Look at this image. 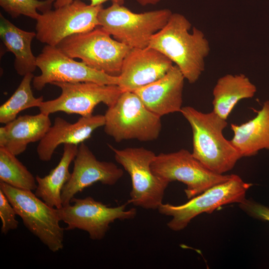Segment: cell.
Masks as SVG:
<instances>
[{"instance_id": "8", "label": "cell", "mask_w": 269, "mask_h": 269, "mask_svg": "<svg viewBox=\"0 0 269 269\" xmlns=\"http://www.w3.org/2000/svg\"><path fill=\"white\" fill-rule=\"evenodd\" d=\"M252 186V184L244 181L239 176L232 174L229 179L213 186L183 204L162 203L157 210L161 215L171 217L167 224L170 230L179 231L202 213H211L227 204L241 203Z\"/></svg>"}, {"instance_id": "24", "label": "cell", "mask_w": 269, "mask_h": 269, "mask_svg": "<svg viewBox=\"0 0 269 269\" xmlns=\"http://www.w3.org/2000/svg\"><path fill=\"white\" fill-rule=\"evenodd\" d=\"M16 156L5 148L0 147V181L17 188L35 190L36 178Z\"/></svg>"}, {"instance_id": "1", "label": "cell", "mask_w": 269, "mask_h": 269, "mask_svg": "<svg viewBox=\"0 0 269 269\" xmlns=\"http://www.w3.org/2000/svg\"><path fill=\"white\" fill-rule=\"evenodd\" d=\"M191 27L184 15L172 12L166 24L153 35L148 46L169 59L185 79L193 84L205 70L210 48L203 32Z\"/></svg>"}, {"instance_id": "5", "label": "cell", "mask_w": 269, "mask_h": 269, "mask_svg": "<svg viewBox=\"0 0 269 269\" xmlns=\"http://www.w3.org/2000/svg\"><path fill=\"white\" fill-rule=\"evenodd\" d=\"M56 46L70 57L80 59L90 67L114 76L120 74L123 60L132 48L100 26L67 37Z\"/></svg>"}, {"instance_id": "16", "label": "cell", "mask_w": 269, "mask_h": 269, "mask_svg": "<svg viewBox=\"0 0 269 269\" xmlns=\"http://www.w3.org/2000/svg\"><path fill=\"white\" fill-rule=\"evenodd\" d=\"M104 115H96L81 117L74 123L62 118L56 117L44 137L39 141L36 152L39 159L48 161L56 148L61 144L78 145L89 138L97 129L103 127Z\"/></svg>"}, {"instance_id": "29", "label": "cell", "mask_w": 269, "mask_h": 269, "mask_svg": "<svg viewBox=\"0 0 269 269\" xmlns=\"http://www.w3.org/2000/svg\"><path fill=\"white\" fill-rule=\"evenodd\" d=\"M140 5L144 6L147 5H154L159 2L161 0H135Z\"/></svg>"}, {"instance_id": "3", "label": "cell", "mask_w": 269, "mask_h": 269, "mask_svg": "<svg viewBox=\"0 0 269 269\" xmlns=\"http://www.w3.org/2000/svg\"><path fill=\"white\" fill-rule=\"evenodd\" d=\"M172 12L163 8L141 13L132 11L124 5L112 3L100 10L98 18L115 39L132 48L148 47L154 34L167 23Z\"/></svg>"}, {"instance_id": "4", "label": "cell", "mask_w": 269, "mask_h": 269, "mask_svg": "<svg viewBox=\"0 0 269 269\" xmlns=\"http://www.w3.org/2000/svg\"><path fill=\"white\" fill-rule=\"evenodd\" d=\"M104 117V132L117 142L130 139L153 141L161 131V117L148 110L134 92H123Z\"/></svg>"}, {"instance_id": "6", "label": "cell", "mask_w": 269, "mask_h": 269, "mask_svg": "<svg viewBox=\"0 0 269 269\" xmlns=\"http://www.w3.org/2000/svg\"><path fill=\"white\" fill-rule=\"evenodd\" d=\"M0 189L13 207L25 227L52 252L64 247V229L57 208L52 207L32 191L14 187L0 181Z\"/></svg>"}, {"instance_id": "28", "label": "cell", "mask_w": 269, "mask_h": 269, "mask_svg": "<svg viewBox=\"0 0 269 269\" xmlns=\"http://www.w3.org/2000/svg\"><path fill=\"white\" fill-rule=\"evenodd\" d=\"M74 0H54L53 6L55 8L62 6L72 2ZM111 0L112 3L124 5L125 0H90L92 5H102L103 3Z\"/></svg>"}, {"instance_id": "14", "label": "cell", "mask_w": 269, "mask_h": 269, "mask_svg": "<svg viewBox=\"0 0 269 269\" xmlns=\"http://www.w3.org/2000/svg\"><path fill=\"white\" fill-rule=\"evenodd\" d=\"M70 177L61 191L62 206L71 203L75 195L95 183L115 185L123 176V170L112 162L100 161L83 142L73 161Z\"/></svg>"}, {"instance_id": "18", "label": "cell", "mask_w": 269, "mask_h": 269, "mask_svg": "<svg viewBox=\"0 0 269 269\" xmlns=\"http://www.w3.org/2000/svg\"><path fill=\"white\" fill-rule=\"evenodd\" d=\"M51 126L49 115L42 113L19 116L0 128V147L18 155L29 143L39 141Z\"/></svg>"}, {"instance_id": "27", "label": "cell", "mask_w": 269, "mask_h": 269, "mask_svg": "<svg viewBox=\"0 0 269 269\" xmlns=\"http://www.w3.org/2000/svg\"><path fill=\"white\" fill-rule=\"evenodd\" d=\"M240 207L249 215L269 222V208L253 200L246 198L239 204Z\"/></svg>"}, {"instance_id": "17", "label": "cell", "mask_w": 269, "mask_h": 269, "mask_svg": "<svg viewBox=\"0 0 269 269\" xmlns=\"http://www.w3.org/2000/svg\"><path fill=\"white\" fill-rule=\"evenodd\" d=\"M185 78L174 65L157 81L134 91L145 107L160 117L181 112Z\"/></svg>"}, {"instance_id": "15", "label": "cell", "mask_w": 269, "mask_h": 269, "mask_svg": "<svg viewBox=\"0 0 269 269\" xmlns=\"http://www.w3.org/2000/svg\"><path fill=\"white\" fill-rule=\"evenodd\" d=\"M173 65L153 48H131L123 60L118 85L123 92H134L162 78Z\"/></svg>"}, {"instance_id": "11", "label": "cell", "mask_w": 269, "mask_h": 269, "mask_svg": "<svg viewBox=\"0 0 269 269\" xmlns=\"http://www.w3.org/2000/svg\"><path fill=\"white\" fill-rule=\"evenodd\" d=\"M128 204L109 207L90 196L74 197L70 204L57 209V212L60 221L67 225L65 230H82L88 233L91 240H101L114 221L132 219L136 216L135 208L126 210Z\"/></svg>"}, {"instance_id": "13", "label": "cell", "mask_w": 269, "mask_h": 269, "mask_svg": "<svg viewBox=\"0 0 269 269\" xmlns=\"http://www.w3.org/2000/svg\"><path fill=\"white\" fill-rule=\"evenodd\" d=\"M51 84L60 88L61 93L54 99L42 102L38 108L40 113L47 115L63 112L89 117L100 103L108 108L114 105L123 93L117 85L94 82H54Z\"/></svg>"}, {"instance_id": "22", "label": "cell", "mask_w": 269, "mask_h": 269, "mask_svg": "<svg viewBox=\"0 0 269 269\" xmlns=\"http://www.w3.org/2000/svg\"><path fill=\"white\" fill-rule=\"evenodd\" d=\"M78 149L77 145L64 144L62 157L57 166L44 177L35 176L37 187L35 194L52 207L59 209L62 207V189L70 177L69 168Z\"/></svg>"}, {"instance_id": "25", "label": "cell", "mask_w": 269, "mask_h": 269, "mask_svg": "<svg viewBox=\"0 0 269 269\" xmlns=\"http://www.w3.org/2000/svg\"><path fill=\"white\" fill-rule=\"evenodd\" d=\"M54 0H0V5L13 18L20 15L36 19L39 13L51 9Z\"/></svg>"}, {"instance_id": "20", "label": "cell", "mask_w": 269, "mask_h": 269, "mask_svg": "<svg viewBox=\"0 0 269 269\" xmlns=\"http://www.w3.org/2000/svg\"><path fill=\"white\" fill-rule=\"evenodd\" d=\"M256 92V86L245 75L226 74L218 79L213 89V111L227 120L240 101L253 98Z\"/></svg>"}, {"instance_id": "2", "label": "cell", "mask_w": 269, "mask_h": 269, "mask_svg": "<svg viewBox=\"0 0 269 269\" xmlns=\"http://www.w3.org/2000/svg\"><path fill=\"white\" fill-rule=\"evenodd\" d=\"M180 113L192 129L193 156L215 173L224 174L232 169L242 157L224 136L227 120L213 111L203 113L191 106L183 107Z\"/></svg>"}, {"instance_id": "26", "label": "cell", "mask_w": 269, "mask_h": 269, "mask_svg": "<svg viewBox=\"0 0 269 269\" xmlns=\"http://www.w3.org/2000/svg\"><path fill=\"white\" fill-rule=\"evenodd\" d=\"M16 213L11 204L0 189V217L1 221V233L6 235L7 233L18 227V222L16 219Z\"/></svg>"}, {"instance_id": "23", "label": "cell", "mask_w": 269, "mask_h": 269, "mask_svg": "<svg viewBox=\"0 0 269 269\" xmlns=\"http://www.w3.org/2000/svg\"><path fill=\"white\" fill-rule=\"evenodd\" d=\"M33 73L24 75L11 96L0 106V123L7 124L17 118L20 112L33 107L39 108L43 102V96L36 98L31 89Z\"/></svg>"}, {"instance_id": "12", "label": "cell", "mask_w": 269, "mask_h": 269, "mask_svg": "<svg viewBox=\"0 0 269 269\" xmlns=\"http://www.w3.org/2000/svg\"><path fill=\"white\" fill-rule=\"evenodd\" d=\"M37 67L41 74L34 76L33 87L42 90L47 84L54 82H94L118 85L119 76H111L93 69L83 62L67 55L57 46L46 45L36 57Z\"/></svg>"}, {"instance_id": "10", "label": "cell", "mask_w": 269, "mask_h": 269, "mask_svg": "<svg viewBox=\"0 0 269 269\" xmlns=\"http://www.w3.org/2000/svg\"><path fill=\"white\" fill-rule=\"evenodd\" d=\"M151 169L156 175L169 183L178 181L184 183L186 186L184 192L188 199L227 181L232 175L211 171L185 149L156 155Z\"/></svg>"}, {"instance_id": "21", "label": "cell", "mask_w": 269, "mask_h": 269, "mask_svg": "<svg viewBox=\"0 0 269 269\" xmlns=\"http://www.w3.org/2000/svg\"><path fill=\"white\" fill-rule=\"evenodd\" d=\"M0 36L6 51L13 53L14 67L17 73L24 76L33 73L37 67L36 57L31 50V42L36 33L21 29L0 14Z\"/></svg>"}, {"instance_id": "7", "label": "cell", "mask_w": 269, "mask_h": 269, "mask_svg": "<svg viewBox=\"0 0 269 269\" xmlns=\"http://www.w3.org/2000/svg\"><path fill=\"white\" fill-rule=\"evenodd\" d=\"M109 146L114 153L116 161L130 176L132 188L128 203L144 209L157 210L163 203L169 183L152 170L155 153L143 147L119 149Z\"/></svg>"}, {"instance_id": "19", "label": "cell", "mask_w": 269, "mask_h": 269, "mask_svg": "<svg viewBox=\"0 0 269 269\" xmlns=\"http://www.w3.org/2000/svg\"><path fill=\"white\" fill-rule=\"evenodd\" d=\"M231 140L242 157L256 155L263 149L269 150V100L252 119L241 125L232 124Z\"/></svg>"}, {"instance_id": "9", "label": "cell", "mask_w": 269, "mask_h": 269, "mask_svg": "<svg viewBox=\"0 0 269 269\" xmlns=\"http://www.w3.org/2000/svg\"><path fill=\"white\" fill-rule=\"evenodd\" d=\"M103 5L87 4L81 0L39 14L36 19V38L56 46L70 36L90 31L99 26L98 15Z\"/></svg>"}]
</instances>
